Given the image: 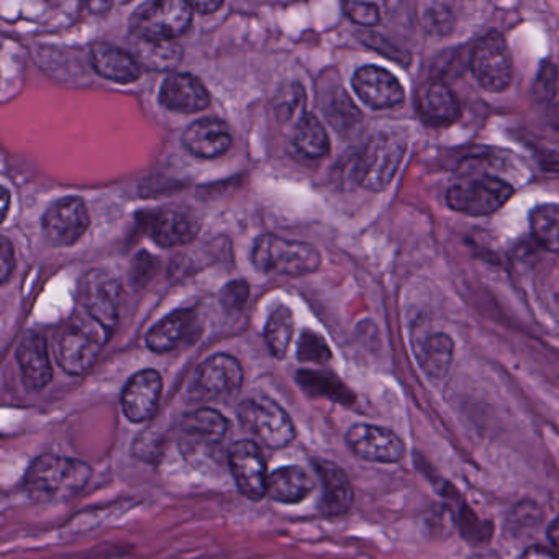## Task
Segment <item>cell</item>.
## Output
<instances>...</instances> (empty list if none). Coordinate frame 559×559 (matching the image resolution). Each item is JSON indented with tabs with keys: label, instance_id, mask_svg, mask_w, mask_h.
Wrapping results in <instances>:
<instances>
[{
	"label": "cell",
	"instance_id": "1",
	"mask_svg": "<svg viewBox=\"0 0 559 559\" xmlns=\"http://www.w3.org/2000/svg\"><path fill=\"white\" fill-rule=\"evenodd\" d=\"M93 469L84 461L60 454L38 456L24 477V489L37 502H61L78 496L90 483Z\"/></svg>",
	"mask_w": 559,
	"mask_h": 559
},
{
	"label": "cell",
	"instance_id": "2",
	"mask_svg": "<svg viewBox=\"0 0 559 559\" xmlns=\"http://www.w3.org/2000/svg\"><path fill=\"white\" fill-rule=\"evenodd\" d=\"M109 335V330L90 313H74L55 336V358L68 374H86L99 358Z\"/></svg>",
	"mask_w": 559,
	"mask_h": 559
},
{
	"label": "cell",
	"instance_id": "3",
	"mask_svg": "<svg viewBox=\"0 0 559 559\" xmlns=\"http://www.w3.org/2000/svg\"><path fill=\"white\" fill-rule=\"evenodd\" d=\"M257 270L273 276H307L319 270L322 258L312 245L263 235L254 241L251 253Z\"/></svg>",
	"mask_w": 559,
	"mask_h": 559
},
{
	"label": "cell",
	"instance_id": "4",
	"mask_svg": "<svg viewBox=\"0 0 559 559\" xmlns=\"http://www.w3.org/2000/svg\"><path fill=\"white\" fill-rule=\"evenodd\" d=\"M238 420L245 431L264 447L281 450L293 443L296 427L287 412L271 399H247L237 407Z\"/></svg>",
	"mask_w": 559,
	"mask_h": 559
},
{
	"label": "cell",
	"instance_id": "5",
	"mask_svg": "<svg viewBox=\"0 0 559 559\" xmlns=\"http://www.w3.org/2000/svg\"><path fill=\"white\" fill-rule=\"evenodd\" d=\"M194 9L185 0L148 2L133 14L132 31L136 38L150 41H175L188 32Z\"/></svg>",
	"mask_w": 559,
	"mask_h": 559
},
{
	"label": "cell",
	"instance_id": "6",
	"mask_svg": "<svg viewBox=\"0 0 559 559\" xmlns=\"http://www.w3.org/2000/svg\"><path fill=\"white\" fill-rule=\"evenodd\" d=\"M405 143L391 135H378L355 163V178L368 191H384L401 168Z\"/></svg>",
	"mask_w": 559,
	"mask_h": 559
},
{
	"label": "cell",
	"instance_id": "7",
	"mask_svg": "<svg viewBox=\"0 0 559 559\" xmlns=\"http://www.w3.org/2000/svg\"><path fill=\"white\" fill-rule=\"evenodd\" d=\"M471 70L477 83L489 93H502L510 86L513 78L512 53L499 32H490L477 41L471 57Z\"/></svg>",
	"mask_w": 559,
	"mask_h": 559
},
{
	"label": "cell",
	"instance_id": "8",
	"mask_svg": "<svg viewBox=\"0 0 559 559\" xmlns=\"http://www.w3.org/2000/svg\"><path fill=\"white\" fill-rule=\"evenodd\" d=\"M512 195L513 188L509 182L497 178H480L451 188L447 194V204L461 214L480 217L502 209Z\"/></svg>",
	"mask_w": 559,
	"mask_h": 559
},
{
	"label": "cell",
	"instance_id": "9",
	"mask_svg": "<svg viewBox=\"0 0 559 559\" xmlns=\"http://www.w3.org/2000/svg\"><path fill=\"white\" fill-rule=\"evenodd\" d=\"M345 438L349 450L359 460L379 464H395L404 460V440L389 428L356 424L346 431Z\"/></svg>",
	"mask_w": 559,
	"mask_h": 559
},
{
	"label": "cell",
	"instance_id": "10",
	"mask_svg": "<svg viewBox=\"0 0 559 559\" xmlns=\"http://www.w3.org/2000/svg\"><path fill=\"white\" fill-rule=\"evenodd\" d=\"M243 384V368L230 355H215L195 371L192 394L204 401H217L237 394Z\"/></svg>",
	"mask_w": 559,
	"mask_h": 559
},
{
	"label": "cell",
	"instance_id": "11",
	"mask_svg": "<svg viewBox=\"0 0 559 559\" xmlns=\"http://www.w3.org/2000/svg\"><path fill=\"white\" fill-rule=\"evenodd\" d=\"M80 296L86 313L112 332L119 323V281L107 271H90L81 281Z\"/></svg>",
	"mask_w": 559,
	"mask_h": 559
},
{
	"label": "cell",
	"instance_id": "12",
	"mask_svg": "<svg viewBox=\"0 0 559 559\" xmlns=\"http://www.w3.org/2000/svg\"><path fill=\"white\" fill-rule=\"evenodd\" d=\"M228 464L238 490L247 499L261 500L267 496L266 461L260 444L253 440H241L231 444L228 451Z\"/></svg>",
	"mask_w": 559,
	"mask_h": 559
},
{
	"label": "cell",
	"instance_id": "13",
	"mask_svg": "<svg viewBox=\"0 0 559 559\" xmlns=\"http://www.w3.org/2000/svg\"><path fill=\"white\" fill-rule=\"evenodd\" d=\"M91 217L86 204L80 198H64L55 202L44 215L45 237L55 247H71L76 243L87 228Z\"/></svg>",
	"mask_w": 559,
	"mask_h": 559
},
{
	"label": "cell",
	"instance_id": "14",
	"mask_svg": "<svg viewBox=\"0 0 559 559\" xmlns=\"http://www.w3.org/2000/svg\"><path fill=\"white\" fill-rule=\"evenodd\" d=\"M163 392V378L155 369L136 372L122 392V411L133 424L155 417Z\"/></svg>",
	"mask_w": 559,
	"mask_h": 559
},
{
	"label": "cell",
	"instance_id": "15",
	"mask_svg": "<svg viewBox=\"0 0 559 559\" xmlns=\"http://www.w3.org/2000/svg\"><path fill=\"white\" fill-rule=\"evenodd\" d=\"M353 90L359 99L376 110L392 109L405 99L404 87L394 74L379 67H365L353 76Z\"/></svg>",
	"mask_w": 559,
	"mask_h": 559
},
{
	"label": "cell",
	"instance_id": "16",
	"mask_svg": "<svg viewBox=\"0 0 559 559\" xmlns=\"http://www.w3.org/2000/svg\"><path fill=\"white\" fill-rule=\"evenodd\" d=\"M313 469L322 483L320 512L325 516H338L348 512L355 502V489L348 474L329 460H313Z\"/></svg>",
	"mask_w": 559,
	"mask_h": 559
},
{
	"label": "cell",
	"instance_id": "17",
	"mask_svg": "<svg viewBox=\"0 0 559 559\" xmlns=\"http://www.w3.org/2000/svg\"><path fill=\"white\" fill-rule=\"evenodd\" d=\"M228 428L230 421L221 412L211 407L198 408L182 418V444L192 451L217 447L227 437Z\"/></svg>",
	"mask_w": 559,
	"mask_h": 559
},
{
	"label": "cell",
	"instance_id": "18",
	"mask_svg": "<svg viewBox=\"0 0 559 559\" xmlns=\"http://www.w3.org/2000/svg\"><path fill=\"white\" fill-rule=\"evenodd\" d=\"M17 361L22 378L32 391H41L53 379V366H51L47 338L41 333L31 332L25 335L17 349Z\"/></svg>",
	"mask_w": 559,
	"mask_h": 559
},
{
	"label": "cell",
	"instance_id": "19",
	"mask_svg": "<svg viewBox=\"0 0 559 559\" xmlns=\"http://www.w3.org/2000/svg\"><path fill=\"white\" fill-rule=\"evenodd\" d=\"M159 100L166 109L194 114L207 109L211 94L198 78L191 74H171L163 83Z\"/></svg>",
	"mask_w": 559,
	"mask_h": 559
},
{
	"label": "cell",
	"instance_id": "20",
	"mask_svg": "<svg viewBox=\"0 0 559 559\" xmlns=\"http://www.w3.org/2000/svg\"><path fill=\"white\" fill-rule=\"evenodd\" d=\"M231 132L227 123L218 119H204L192 123L182 136L189 153L202 159H214L230 150Z\"/></svg>",
	"mask_w": 559,
	"mask_h": 559
},
{
	"label": "cell",
	"instance_id": "21",
	"mask_svg": "<svg viewBox=\"0 0 559 559\" xmlns=\"http://www.w3.org/2000/svg\"><path fill=\"white\" fill-rule=\"evenodd\" d=\"M91 60L97 74L114 83H135L142 76V68L136 58L114 45L103 44V41L93 45Z\"/></svg>",
	"mask_w": 559,
	"mask_h": 559
},
{
	"label": "cell",
	"instance_id": "22",
	"mask_svg": "<svg viewBox=\"0 0 559 559\" xmlns=\"http://www.w3.org/2000/svg\"><path fill=\"white\" fill-rule=\"evenodd\" d=\"M418 112L430 126H451L460 119V100L447 84L435 81L421 90L418 96Z\"/></svg>",
	"mask_w": 559,
	"mask_h": 559
},
{
	"label": "cell",
	"instance_id": "23",
	"mask_svg": "<svg viewBox=\"0 0 559 559\" xmlns=\"http://www.w3.org/2000/svg\"><path fill=\"white\" fill-rule=\"evenodd\" d=\"M201 230L198 218L185 211H165L152 225V237L159 247L175 248L191 243Z\"/></svg>",
	"mask_w": 559,
	"mask_h": 559
},
{
	"label": "cell",
	"instance_id": "24",
	"mask_svg": "<svg viewBox=\"0 0 559 559\" xmlns=\"http://www.w3.org/2000/svg\"><path fill=\"white\" fill-rule=\"evenodd\" d=\"M316 489L312 476L300 466H284L267 479V496L280 503L296 506Z\"/></svg>",
	"mask_w": 559,
	"mask_h": 559
},
{
	"label": "cell",
	"instance_id": "25",
	"mask_svg": "<svg viewBox=\"0 0 559 559\" xmlns=\"http://www.w3.org/2000/svg\"><path fill=\"white\" fill-rule=\"evenodd\" d=\"M417 358L428 378L441 381L450 372L454 358V343L444 333H433L417 346Z\"/></svg>",
	"mask_w": 559,
	"mask_h": 559
},
{
	"label": "cell",
	"instance_id": "26",
	"mask_svg": "<svg viewBox=\"0 0 559 559\" xmlns=\"http://www.w3.org/2000/svg\"><path fill=\"white\" fill-rule=\"evenodd\" d=\"M192 323H194L192 310H176L150 330L146 335V345L155 353L171 352L188 335Z\"/></svg>",
	"mask_w": 559,
	"mask_h": 559
},
{
	"label": "cell",
	"instance_id": "27",
	"mask_svg": "<svg viewBox=\"0 0 559 559\" xmlns=\"http://www.w3.org/2000/svg\"><path fill=\"white\" fill-rule=\"evenodd\" d=\"M293 146L300 156L320 159L329 155L330 140L325 127L312 114H306L294 127Z\"/></svg>",
	"mask_w": 559,
	"mask_h": 559
},
{
	"label": "cell",
	"instance_id": "28",
	"mask_svg": "<svg viewBox=\"0 0 559 559\" xmlns=\"http://www.w3.org/2000/svg\"><path fill=\"white\" fill-rule=\"evenodd\" d=\"M135 58L140 67L153 71H168L178 67L182 50L176 41H150L139 38L135 45Z\"/></svg>",
	"mask_w": 559,
	"mask_h": 559
},
{
	"label": "cell",
	"instance_id": "29",
	"mask_svg": "<svg viewBox=\"0 0 559 559\" xmlns=\"http://www.w3.org/2000/svg\"><path fill=\"white\" fill-rule=\"evenodd\" d=\"M293 335V310L287 309L286 306L277 307V309L271 313L270 320H267L266 323V330H264V338H266L267 348H270L271 355H273L274 358H286Z\"/></svg>",
	"mask_w": 559,
	"mask_h": 559
},
{
	"label": "cell",
	"instance_id": "30",
	"mask_svg": "<svg viewBox=\"0 0 559 559\" xmlns=\"http://www.w3.org/2000/svg\"><path fill=\"white\" fill-rule=\"evenodd\" d=\"M533 235L548 251H559V204H545L530 215Z\"/></svg>",
	"mask_w": 559,
	"mask_h": 559
},
{
	"label": "cell",
	"instance_id": "31",
	"mask_svg": "<svg viewBox=\"0 0 559 559\" xmlns=\"http://www.w3.org/2000/svg\"><path fill=\"white\" fill-rule=\"evenodd\" d=\"M304 106H306V93L300 84L293 83L280 91L274 109L281 122H290L296 119L297 123L307 114L304 112Z\"/></svg>",
	"mask_w": 559,
	"mask_h": 559
},
{
	"label": "cell",
	"instance_id": "32",
	"mask_svg": "<svg viewBox=\"0 0 559 559\" xmlns=\"http://www.w3.org/2000/svg\"><path fill=\"white\" fill-rule=\"evenodd\" d=\"M297 358L302 362H326L332 358V352L322 336L313 332H306L300 336Z\"/></svg>",
	"mask_w": 559,
	"mask_h": 559
},
{
	"label": "cell",
	"instance_id": "33",
	"mask_svg": "<svg viewBox=\"0 0 559 559\" xmlns=\"http://www.w3.org/2000/svg\"><path fill=\"white\" fill-rule=\"evenodd\" d=\"M345 14L352 19L355 24L362 25V27H374L381 22V12L376 4H368V2H346L343 4Z\"/></svg>",
	"mask_w": 559,
	"mask_h": 559
},
{
	"label": "cell",
	"instance_id": "34",
	"mask_svg": "<svg viewBox=\"0 0 559 559\" xmlns=\"http://www.w3.org/2000/svg\"><path fill=\"white\" fill-rule=\"evenodd\" d=\"M248 297H250V286L245 281H234L222 290V306L238 310L247 304Z\"/></svg>",
	"mask_w": 559,
	"mask_h": 559
},
{
	"label": "cell",
	"instance_id": "35",
	"mask_svg": "<svg viewBox=\"0 0 559 559\" xmlns=\"http://www.w3.org/2000/svg\"><path fill=\"white\" fill-rule=\"evenodd\" d=\"M0 263H2L0 264V281L8 283L15 267L14 248L8 237H2L0 240Z\"/></svg>",
	"mask_w": 559,
	"mask_h": 559
},
{
	"label": "cell",
	"instance_id": "36",
	"mask_svg": "<svg viewBox=\"0 0 559 559\" xmlns=\"http://www.w3.org/2000/svg\"><path fill=\"white\" fill-rule=\"evenodd\" d=\"M555 83L556 68L552 64H546V67L542 68V73H539L538 83H536V94H539L543 99H548V97L552 96Z\"/></svg>",
	"mask_w": 559,
	"mask_h": 559
},
{
	"label": "cell",
	"instance_id": "37",
	"mask_svg": "<svg viewBox=\"0 0 559 559\" xmlns=\"http://www.w3.org/2000/svg\"><path fill=\"white\" fill-rule=\"evenodd\" d=\"M520 559H559V556L545 546H530L522 552Z\"/></svg>",
	"mask_w": 559,
	"mask_h": 559
},
{
	"label": "cell",
	"instance_id": "38",
	"mask_svg": "<svg viewBox=\"0 0 559 559\" xmlns=\"http://www.w3.org/2000/svg\"><path fill=\"white\" fill-rule=\"evenodd\" d=\"M546 535H548V542L551 543L552 551L559 556V516L549 523Z\"/></svg>",
	"mask_w": 559,
	"mask_h": 559
},
{
	"label": "cell",
	"instance_id": "39",
	"mask_svg": "<svg viewBox=\"0 0 559 559\" xmlns=\"http://www.w3.org/2000/svg\"><path fill=\"white\" fill-rule=\"evenodd\" d=\"M224 5V2H194L192 9L199 14H212V12L218 11Z\"/></svg>",
	"mask_w": 559,
	"mask_h": 559
},
{
	"label": "cell",
	"instance_id": "40",
	"mask_svg": "<svg viewBox=\"0 0 559 559\" xmlns=\"http://www.w3.org/2000/svg\"><path fill=\"white\" fill-rule=\"evenodd\" d=\"M9 202H11V194H9L8 189L2 188V214H4V221L8 217Z\"/></svg>",
	"mask_w": 559,
	"mask_h": 559
},
{
	"label": "cell",
	"instance_id": "41",
	"mask_svg": "<svg viewBox=\"0 0 559 559\" xmlns=\"http://www.w3.org/2000/svg\"><path fill=\"white\" fill-rule=\"evenodd\" d=\"M469 559H500L496 552H479V555L471 556Z\"/></svg>",
	"mask_w": 559,
	"mask_h": 559
},
{
	"label": "cell",
	"instance_id": "42",
	"mask_svg": "<svg viewBox=\"0 0 559 559\" xmlns=\"http://www.w3.org/2000/svg\"><path fill=\"white\" fill-rule=\"evenodd\" d=\"M552 119H555L556 126L559 127V104L555 107V110H552Z\"/></svg>",
	"mask_w": 559,
	"mask_h": 559
}]
</instances>
